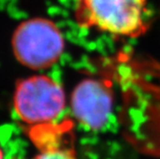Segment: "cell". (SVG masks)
Here are the masks:
<instances>
[{
	"label": "cell",
	"mask_w": 160,
	"mask_h": 159,
	"mask_svg": "<svg viewBox=\"0 0 160 159\" xmlns=\"http://www.w3.org/2000/svg\"><path fill=\"white\" fill-rule=\"evenodd\" d=\"M148 12V0H78L77 18L114 37H136L147 30Z\"/></svg>",
	"instance_id": "6da1fadb"
},
{
	"label": "cell",
	"mask_w": 160,
	"mask_h": 159,
	"mask_svg": "<svg viewBox=\"0 0 160 159\" xmlns=\"http://www.w3.org/2000/svg\"><path fill=\"white\" fill-rule=\"evenodd\" d=\"M12 45L14 57L22 65L43 70L60 60L64 50V39L60 29L51 20L32 18L16 29Z\"/></svg>",
	"instance_id": "7a4b0ae2"
},
{
	"label": "cell",
	"mask_w": 160,
	"mask_h": 159,
	"mask_svg": "<svg viewBox=\"0 0 160 159\" xmlns=\"http://www.w3.org/2000/svg\"><path fill=\"white\" fill-rule=\"evenodd\" d=\"M34 159H78L74 152L60 148H49L42 151Z\"/></svg>",
	"instance_id": "5b68a950"
},
{
	"label": "cell",
	"mask_w": 160,
	"mask_h": 159,
	"mask_svg": "<svg viewBox=\"0 0 160 159\" xmlns=\"http://www.w3.org/2000/svg\"><path fill=\"white\" fill-rule=\"evenodd\" d=\"M0 159H4V154H3V152H2L1 148H0Z\"/></svg>",
	"instance_id": "8992f818"
},
{
	"label": "cell",
	"mask_w": 160,
	"mask_h": 159,
	"mask_svg": "<svg viewBox=\"0 0 160 159\" xmlns=\"http://www.w3.org/2000/svg\"><path fill=\"white\" fill-rule=\"evenodd\" d=\"M111 89L105 82L94 79L82 81L71 95V109L83 127L99 131L108 123L112 111Z\"/></svg>",
	"instance_id": "277c9868"
},
{
	"label": "cell",
	"mask_w": 160,
	"mask_h": 159,
	"mask_svg": "<svg viewBox=\"0 0 160 159\" xmlns=\"http://www.w3.org/2000/svg\"><path fill=\"white\" fill-rule=\"evenodd\" d=\"M65 105L62 85L44 75L22 80L13 94L14 111L23 122L31 125L51 124L62 114Z\"/></svg>",
	"instance_id": "3957f363"
}]
</instances>
